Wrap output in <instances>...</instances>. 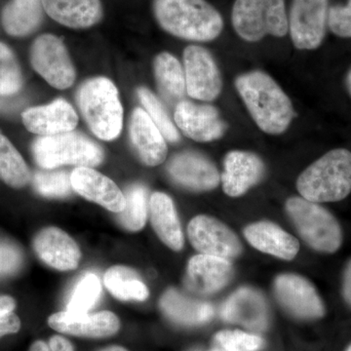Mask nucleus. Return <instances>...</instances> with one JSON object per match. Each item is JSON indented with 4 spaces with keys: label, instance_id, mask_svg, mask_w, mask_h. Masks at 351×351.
<instances>
[{
    "label": "nucleus",
    "instance_id": "f257e3e1",
    "mask_svg": "<svg viewBox=\"0 0 351 351\" xmlns=\"http://www.w3.org/2000/svg\"><path fill=\"white\" fill-rule=\"evenodd\" d=\"M235 88L258 128L269 135L287 130L295 117L292 101L278 83L262 71L237 76Z\"/></svg>",
    "mask_w": 351,
    "mask_h": 351
},
{
    "label": "nucleus",
    "instance_id": "f03ea898",
    "mask_svg": "<svg viewBox=\"0 0 351 351\" xmlns=\"http://www.w3.org/2000/svg\"><path fill=\"white\" fill-rule=\"evenodd\" d=\"M154 12L164 31L186 40L208 43L223 32L221 14L206 0H154Z\"/></svg>",
    "mask_w": 351,
    "mask_h": 351
},
{
    "label": "nucleus",
    "instance_id": "7ed1b4c3",
    "mask_svg": "<svg viewBox=\"0 0 351 351\" xmlns=\"http://www.w3.org/2000/svg\"><path fill=\"white\" fill-rule=\"evenodd\" d=\"M297 189L302 198L314 203L345 199L351 193V152H327L299 176Z\"/></svg>",
    "mask_w": 351,
    "mask_h": 351
},
{
    "label": "nucleus",
    "instance_id": "20e7f679",
    "mask_svg": "<svg viewBox=\"0 0 351 351\" xmlns=\"http://www.w3.org/2000/svg\"><path fill=\"white\" fill-rule=\"evenodd\" d=\"M76 101L95 135L104 141L119 137L123 123V108L120 103L119 91L110 80L97 77L83 83Z\"/></svg>",
    "mask_w": 351,
    "mask_h": 351
},
{
    "label": "nucleus",
    "instance_id": "39448f33",
    "mask_svg": "<svg viewBox=\"0 0 351 351\" xmlns=\"http://www.w3.org/2000/svg\"><path fill=\"white\" fill-rule=\"evenodd\" d=\"M32 154L38 165L48 170L64 165L93 168L104 160L100 145L76 132L41 136L32 145Z\"/></svg>",
    "mask_w": 351,
    "mask_h": 351
},
{
    "label": "nucleus",
    "instance_id": "423d86ee",
    "mask_svg": "<svg viewBox=\"0 0 351 351\" xmlns=\"http://www.w3.org/2000/svg\"><path fill=\"white\" fill-rule=\"evenodd\" d=\"M285 208L295 230L309 247L328 254L339 250L343 241L341 226L325 208L299 196L289 198Z\"/></svg>",
    "mask_w": 351,
    "mask_h": 351
},
{
    "label": "nucleus",
    "instance_id": "0eeeda50",
    "mask_svg": "<svg viewBox=\"0 0 351 351\" xmlns=\"http://www.w3.org/2000/svg\"><path fill=\"white\" fill-rule=\"evenodd\" d=\"M233 29L240 38L257 43L265 36L283 38L288 34V16L284 0H235Z\"/></svg>",
    "mask_w": 351,
    "mask_h": 351
},
{
    "label": "nucleus",
    "instance_id": "6e6552de",
    "mask_svg": "<svg viewBox=\"0 0 351 351\" xmlns=\"http://www.w3.org/2000/svg\"><path fill=\"white\" fill-rule=\"evenodd\" d=\"M31 61L36 73L51 86L66 89L75 80V69L66 46L53 34H43L32 46Z\"/></svg>",
    "mask_w": 351,
    "mask_h": 351
},
{
    "label": "nucleus",
    "instance_id": "1a4fd4ad",
    "mask_svg": "<svg viewBox=\"0 0 351 351\" xmlns=\"http://www.w3.org/2000/svg\"><path fill=\"white\" fill-rule=\"evenodd\" d=\"M189 242L203 255L232 260L242 253L241 242L228 226L219 219L207 215H199L189 221Z\"/></svg>",
    "mask_w": 351,
    "mask_h": 351
},
{
    "label": "nucleus",
    "instance_id": "9d476101",
    "mask_svg": "<svg viewBox=\"0 0 351 351\" xmlns=\"http://www.w3.org/2000/svg\"><path fill=\"white\" fill-rule=\"evenodd\" d=\"M186 93L195 100H216L223 90V80L211 53L197 45L184 51Z\"/></svg>",
    "mask_w": 351,
    "mask_h": 351
},
{
    "label": "nucleus",
    "instance_id": "9b49d317",
    "mask_svg": "<svg viewBox=\"0 0 351 351\" xmlns=\"http://www.w3.org/2000/svg\"><path fill=\"white\" fill-rule=\"evenodd\" d=\"M328 13V0H293L288 23L297 49L319 47L326 34Z\"/></svg>",
    "mask_w": 351,
    "mask_h": 351
},
{
    "label": "nucleus",
    "instance_id": "f8f14e48",
    "mask_svg": "<svg viewBox=\"0 0 351 351\" xmlns=\"http://www.w3.org/2000/svg\"><path fill=\"white\" fill-rule=\"evenodd\" d=\"M274 293L281 306L298 318L316 319L325 314V307L315 287L297 274H280L274 280Z\"/></svg>",
    "mask_w": 351,
    "mask_h": 351
},
{
    "label": "nucleus",
    "instance_id": "ddd939ff",
    "mask_svg": "<svg viewBox=\"0 0 351 351\" xmlns=\"http://www.w3.org/2000/svg\"><path fill=\"white\" fill-rule=\"evenodd\" d=\"M167 172L178 186L197 193L213 191L221 182L215 164L197 152L176 154L168 163Z\"/></svg>",
    "mask_w": 351,
    "mask_h": 351
},
{
    "label": "nucleus",
    "instance_id": "4468645a",
    "mask_svg": "<svg viewBox=\"0 0 351 351\" xmlns=\"http://www.w3.org/2000/svg\"><path fill=\"white\" fill-rule=\"evenodd\" d=\"M174 119L180 130L196 142L219 140L225 135L226 130L225 122L213 106L198 105L182 100L176 106Z\"/></svg>",
    "mask_w": 351,
    "mask_h": 351
},
{
    "label": "nucleus",
    "instance_id": "2eb2a0df",
    "mask_svg": "<svg viewBox=\"0 0 351 351\" xmlns=\"http://www.w3.org/2000/svg\"><path fill=\"white\" fill-rule=\"evenodd\" d=\"M265 170L262 159L253 152H228L223 159V172L221 176L223 191L230 197L244 195L261 182Z\"/></svg>",
    "mask_w": 351,
    "mask_h": 351
},
{
    "label": "nucleus",
    "instance_id": "dca6fc26",
    "mask_svg": "<svg viewBox=\"0 0 351 351\" xmlns=\"http://www.w3.org/2000/svg\"><path fill=\"white\" fill-rule=\"evenodd\" d=\"M232 277L233 267L230 261L198 254L189 260L184 283L196 294L210 295L225 288Z\"/></svg>",
    "mask_w": 351,
    "mask_h": 351
},
{
    "label": "nucleus",
    "instance_id": "f3484780",
    "mask_svg": "<svg viewBox=\"0 0 351 351\" xmlns=\"http://www.w3.org/2000/svg\"><path fill=\"white\" fill-rule=\"evenodd\" d=\"M73 191L87 200L119 214L125 208L124 193L112 180L93 168L77 167L71 174Z\"/></svg>",
    "mask_w": 351,
    "mask_h": 351
},
{
    "label": "nucleus",
    "instance_id": "a211bd4d",
    "mask_svg": "<svg viewBox=\"0 0 351 351\" xmlns=\"http://www.w3.org/2000/svg\"><path fill=\"white\" fill-rule=\"evenodd\" d=\"M129 137L133 151L145 165H160L167 157L165 138L144 108L133 112L129 124Z\"/></svg>",
    "mask_w": 351,
    "mask_h": 351
},
{
    "label": "nucleus",
    "instance_id": "6ab92c4d",
    "mask_svg": "<svg viewBox=\"0 0 351 351\" xmlns=\"http://www.w3.org/2000/svg\"><path fill=\"white\" fill-rule=\"evenodd\" d=\"M34 248L44 263L62 271L77 269L82 258V252L75 240L55 226L38 233Z\"/></svg>",
    "mask_w": 351,
    "mask_h": 351
},
{
    "label": "nucleus",
    "instance_id": "aec40b11",
    "mask_svg": "<svg viewBox=\"0 0 351 351\" xmlns=\"http://www.w3.org/2000/svg\"><path fill=\"white\" fill-rule=\"evenodd\" d=\"M48 324L58 332L87 338L112 336L119 332L120 327L119 318L110 311L93 314L61 311L51 315Z\"/></svg>",
    "mask_w": 351,
    "mask_h": 351
},
{
    "label": "nucleus",
    "instance_id": "412c9836",
    "mask_svg": "<svg viewBox=\"0 0 351 351\" xmlns=\"http://www.w3.org/2000/svg\"><path fill=\"white\" fill-rule=\"evenodd\" d=\"M221 317L228 322L262 331L269 322L267 302L255 289L240 288L223 304Z\"/></svg>",
    "mask_w": 351,
    "mask_h": 351
},
{
    "label": "nucleus",
    "instance_id": "4be33fe9",
    "mask_svg": "<svg viewBox=\"0 0 351 351\" xmlns=\"http://www.w3.org/2000/svg\"><path fill=\"white\" fill-rule=\"evenodd\" d=\"M25 128L40 136H54L71 132L77 125L75 110L64 99L50 105L32 108L23 113Z\"/></svg>",
    "mask_w": 351,
    "mask_h": 351
},
{
    "label": "nucleus",
    "instance_id": "5701e85b",
    "mask_svg": "<svg viewBox=\"0 0 351 351\" xmlns=\"http://www.w3.org/2000/svg\"><path fill=\"white\" fill-rule=\"evenodd\" d=\"M244 237L254 248L281 260H294L299 253V241L271 221H257L247 226Z\"/></svg>",
    "mask_w": 351,
    "mask_h": 351
},
{
    "label": "nucleus",
    "instance_id": "b1692460",
    "mask_svg": "<svg viewBox=\"0 0 351 351\" xmlns=\"http://www.w3.org/2000/svg\"><path fill=\"white\" fill-rule=\"evenodd\" d=\"M149 214L159 239L172 250L181 251L184 244V233L172 198L163 193H152Z\"/></svg>",
    "mask_w": 351,
    "mask_h": 351
},
{
    "label": "nucleus",
    "instance_id": "393cba45",
    "mask_svg": "<svg viewBox=\"0 0 351 351\" xmlns=\"http://www.w3.org/2000/svg\"><path fill=\"white\" fill-rule=\"evenodd\" d=\"M44 10L59 24L86 29L101 19L100 0H43Z\"/></svg>",
    "mask_w": 351,
    "mask_h": 351
},
{
    "label": "nucleus",
    "instance_id": "a878e982",
    "mask_svg": "<svg viewBox=\"0 0 351 351\" xmlns=\"http://www.w3.org/2000/svg\"><path fill=\"white\" fill-rule=\"evenodd\" d=\"M160 307L171 320L184 325L202 324L214 315L211 304L189 299L175 289H170L162 295Z\"/></svg>",
    "mask_w": 351,
    "mask_h": 351
},
{
    "label": "nucleus",
    "instance_id": "bb28decb",
    "mask_svg": "<svg viewBox=\"0 0 351 351\" xmlns=\"http://www.w3.org/2000/svg\"><path fill=\"white\" fill-rule=\"evenodd\" d=\"M154 75L161 96L168 105L177 106L186 92L184 68L177 58L167 52L154 60Z\"/></svg>",
    "mask_w": 351,
    "mask_h": 351
},
{
    "label": "nucleus",
    "instance_id": "cd10ccee",
    "mask_svg": "<svg viewBox=\"0 0 351 351\" xmlns=\"http://www.w3.org/2000/svg\"><path fill=\"white\" fill-rule=\"evenodd\" d=\"M43 0H11L2 12L7 34L24 36L31 34L43 20Z\"/></svg>",
    "mask_w": 351,
    "mask_h": 351
},
{
    "label": "nucleus",
    "instance_id": "c85d7f7f",
    "mask_svg": "<svg viewBox=\"0 0 351 351\" xmlns=\"http://www.w3.org/2000/svg\"><path fill=\"white\" fill-rule=\"evenodd\" d=\"M104 283L108 292L120 301L143 302L149 298L147 285L135 270L115 265L106 271Z\"/></svg>",
    "mask_w": 351,
    "mask_h": 351
},
{
    "label": "nucleus",
    "instance_id": "c756f323",
    "mask_svg": "<svg viewBox=\"0 0 351 351\" xmlns=\"http://www.w3.org/2000/svg\"><path fill=\"white\" fill-rule=\"evenodd\" d=\"M124 196L125 208L117 214V223L129 232H138L147 223L149 211V191L143 184H133L126 189Z\"/></svg>",
    "mask_w": 351,
    "mask_h": 351
},
{
    "label": "nucleus",
    "instance_id": "7c9ffc66",
    "mask_svg": "<svg viewBox=\"0 0 351 351\" xmlns=\"http://www.w3.org/2000/svg\"><path fill=\"white\" fill-rule=\"evenodd\" d=\"M0 180L15 189L24 188L31 180L27 163L2 134H0Z\"/></svg>",
    "mask_w": 351,
    "mask_h": 351
},
{
    "label": "nucleus",
    "instance_id": "2f4dec72",
    "mask_svg": "<svg viewBox=\"0 0 351 351\" xmlns=\"http://www.w3.org/2000/svg\"><path fill=\"white\" fill-rule=\"evenodd\" d=\"M101 284L99 277L94 274H87L76 283L66 311L73 313H87L96 306L100 300Z\"/></svg>",
    "mask_w": 351,
    "mask_h": 351
},
{
    "label": "nucleus",
    "instance_id": "473e14b6",
    "mask_svg": "<svg viewBox=\"0 0 351 351\" xmlns=\"http://www.w3.org/2000/svg\"><path fill=\"white\" fill-rule=\"evenodd\" d=\"M137 93L138 100L142 104L145 112L149 114L157 128L162 133L165 140L170 143L179 142L180 135L177 128L156 95L145 87L138 88Z\"/></svg>",
    "mask_w": 351,
    "mask_h": 351
},
{
    "label": "nucleus",
    "instance_id": "72a5a7b5",
    "mask_svg": "<svg viewBox=\"0 0 351 351\" xmlns=\"http://www.w3.org/2000/svg\"><path fill=\"white\" fill-rule=\"evenodd\" d=\"M36 193L48 198H64L73 193L71 175L66 171H39L34 174Z\"/></svg>",
    "mask_w": 351,
    "mask_h": 351
},
{
    "label": "nucleus",
    "instance_id": "f704fd0d",
    "mask_svg": "<svg viewBox=\"0 0 351 351\" xmlns=\"http://www.w3.org/2000/svg\"><path fill=\"white\" fill-rule=\"evenodd\" d=\"M23 85L17 59L5 44L0 43V96H14Z\"/></svg>",
    "mask_w": 351,
    "mask_h": 351
},
{
    "label": "nucleus",
    "instance_id": "c9c22d12",
    "mask_svg": "<svg viewBox=\"0 0 351 351\" xmlns=\"http://www.w3.org/2000/svg\"><path fill=\"white\" fill-rule=\"evenodd\" d=\"M216 341L226 351H257L265 343L261 337L242 331L219 332Z\"/></svg>",
    "mask_w": 351,
    "mask_h": 351
},
{
    "label": "nucleus",
    "instance_id": "e433bc0d",
    "mask_svg": "<svg viewBox=\"0 0 351 351\" xmlns=\"http://www.w3.org/2000/svg\"><path fill=\"white\" fill-rule=\"evenodd\" d=\"M328 25L336 36L351 38V0L346 6H334L330 9Z\"/></svg>",
    "mask_w": 351,
    "mask_h": 351
},
{
    "label": "nucleus",
    "instance_id": "4c0bfd02",
    "mask_svg": "<svg viewBox=\"0 0 351 351\" xmlns=\"http://www.w3.org/2000/svg\"><path fill=\"white\" fill-rule=\"evenodd\" d=\"M23 265V254L16 245L0 241V277L12 276Z\"/></svg>",
    "mask_w": 351,
    "mask_h": 351
},
{
    "label": "nucleus",
    "instance_id": "58836bf2",
    "mask_svg": "<svg viewBox=\"0 0 351 351\" xmlns=\"http://www.w3.org/2000/svg\"><path fill=\"white\" fill-rule=\"evenodd\" d=\"M16 302L9 295L0 297V338L8 334L19 331L20 318L14 313Z\"/></svg>",
    "mask_w": 351,
    "mask_h": 351
},
{
    "label": "nucleus",
    "instance_id": "ea45409f",
    "mask_svg": "<svg viewBox=\"0 0 351 351\" xmlns=\"http://www.w3.org/2000/svg\"><path fill=\"white\" fill-rule=\"evenodd\" d=\"M24 100L13 96H0V112H13L22 107Z\"/></svg>",
    "mask_w": 351,
    "mask_h": 351
},
{
    "label": "nucleus",
    "instance_id": "a19ab883",
    "mask_svg": "<svg viewBox=\"0 0 351 351\" xmlns=\"http://www.w3.org/2000/svg\"><path fill=\"white\" fill-rule=\"evenodd\" d=\"M49 346L51 351H73V346L68 339L63 337L54 336L50 339Z\"/></svg>",
    "mask_w": 351,
    "mask_h": 351
},
{
    "label": "nucleus",
    "instance_id": "79ce46f5",
    "mask_svg": "<svg viewBox=\"0 0 351 351\" xmlns=\"http://www.w3.org/2000/svg\"><path fill=\"white\" fill-rule=\"evenodd\" d=\"M343 295L346 301L351 304V262L348 263L343 278Z\"/></svg>",
    "mask_w": 351,
    "mask_h": 351
},
{
    "label": "nucleus",
    "instance_id": "37998d69",
    "mask_svg": "<svg viewBox=\"0 0 351 351\" xmlns=\"http://www.w3.org/2000/svg\"><path fill=\"white\" fill-rule=\"evenodd\" d=\"M29 351H51L48 343H44L43 341H38L32 343Z\"/></svg>",
    "mask_w": 351,
    "mask_h": 351
},
{
    "label": "nucleus",
    "instance_id": "c03bdc74",
    "mask_svg": "<svg viewBox=\"0 0 351 351\" xmlns=\"http://www.w3.org/2000/svg\"><path fill=\"white\" fill-rule=\"evenodd\" d=\"M101 351H128L125 348H121V346H110V348H105V350Z\"/></svg>",
    "mask_w": 351,
    "mask_h": 351
},
{
    "label": "nucleus",
    "instance_id": "a18cd8bd",
    "mask_svg": "<svg viewBox=\"0 0 351 351\" xmlns=\"http://www.w3.org/2000/svg\"><path fill=\"white\" fill-rule=\"evenodd\" d=\"M346 84H348V91L351 95V69L348 73V77H346Z\"/></svg>",
    "mask_w": 351,
    "mask_h": 351
},
{
    "label": "nucleus",
    "instance_id": "49530a36",
    "mask_svg": "<svg viewBox=\"0 0 351 351\" xmlns=\"http://www.w3.org/2000/svg\"><path fill=\"white\" fill-rule=\"evenodd\" d=\"M346 351H351V346H350V348H348V350Z\"/></svg>",
    "mask_w": 351,
    "mask_h": 351
},
{
    "label": "nucleus",
    "instance_id": "de8ad7c7",
    "mask_svg": "<svg viewBox=\"0 0 351 351\" xmlns=\"http://www.w3.org/2000/svg\"><path fill=\"white\" fill-rule=\"evenodd\" d=\"M216 351H218V350H216Z\"/></svg>",
    "mask_w": 351,
    "mask_h": 351
}]
</instances>
